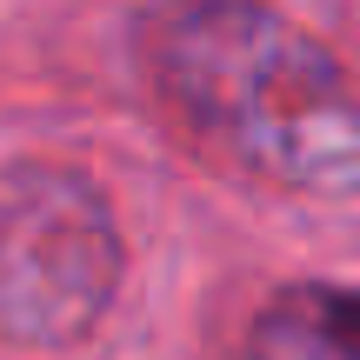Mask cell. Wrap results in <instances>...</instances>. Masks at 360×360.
Listing matches in <instances>:
<instances>
[{
  "mask_svg": "<svg viewBox=\"0 0 360 360\" xmlns=\"http://www.w3.org/2000/svg\"><path fill=\"white\" fill-rule=\"evenodd\" d=\"M160 87L193 134L274 187H360V87L254 0H193L160 34Z\"/></svg>",
  "mask_w": 360,
  "mask_h": 360,
  "instance_id": "cell-1",
  "label": "cell"
},
{
  "mask_svg": "<svg viewBox=\"0 0 360 360\" xmlns=\"http://www.w3.org/2000/svg\"><path fill=\"white\" fill-rule=\"evenodd\" d=\"M120 281V233L101 193L60 167L0 174V334L20 347L80 340Z\"/></svg>",
  "mask_w": 360,
  "mask_h": 360,
  "instance_id": "cell-2",
  "label": "cell"
},
{
  "mask_svg": "<svg viewBox=\"0 0 360 360\" xmlns=\"http://www.w3.org/2000/svg\"><path fill=\"white\" fill-rule=\"evenodd\" d=\"M240 360H360V294L347 287H294L267 300L247 327Z\"/></svg>",
  "mask_w": 360,
  "mask_h": 360,
  "instance_id": "cell-3",
  "label": "cell"
}]
</instances>
